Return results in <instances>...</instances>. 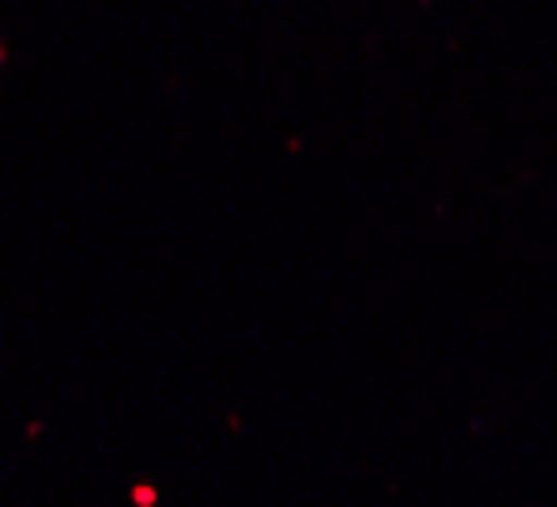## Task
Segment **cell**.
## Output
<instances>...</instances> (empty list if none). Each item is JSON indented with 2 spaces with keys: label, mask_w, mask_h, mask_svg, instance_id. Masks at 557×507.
Instances as JSON below:
<instances>
[{
  "label": "cell",
  "mask_w": 557,
  "mask_h": 507,
  "mask_svg": "<svg viewBox=\"0 0 557 507\" xmlns=\"http://www.w3.org/2000/svg\"><path fill=\"white\" fill-rule=\"evenodd\" d=\"M0 61H5V51H0Z\"/></svg>",
  "instance_id": "6da1fadb"
}]
</instances>
